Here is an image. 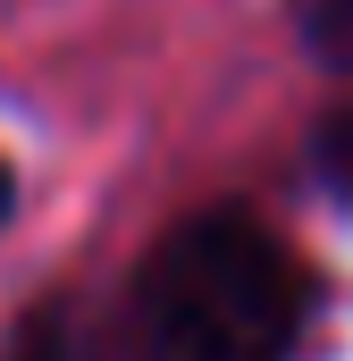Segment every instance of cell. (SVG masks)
I'll list each match as a JSON object with an SVG mask.
<instances>
[{"label": "cell", "instance_id": "obj_5", "mask_svg": "<svg viewBox=\"0 0 353 361\" xmlns=\"http://www.w3.org/2000/svg\"><path fill=\"white\" fill-rule=\"evenodd\" d=\"M17 210V177H8V160H0V219Z\"/></svg>", "mask_w": 353, "mask_h": 361}, {"label": "cell", "instance_id": "obj_4", "mask_svg": "<svg viewBox=\"0 0 353 361\" xmlns=\"http://www.w3.org/2000/svg\"><path fill=\"white\" fill-rule=\"evenodd\" d=\"M0 361H76V328H68V311L51 302V311L17 319V336H8V353H0Z\"/></svg>", "mask_w": 353, "mask_h": 361}, {"label": "cell", "instance_id": "obj_2", "mask_svg": "<svg viewBox=\"0 0 353 361\" xmlns=\"http://www.w3.org/2000/svg\"><path fill=\"white\" fill-rule=\"evenodd\" d=\"M311 177L353 210V101H345V109H328V118L311 126Z\"/></svg>", "mask_w": 353, "mask_h": 361}, {"label": "cell", "instance_id": "obj_3", "mask_svg": "<svg viewBox=\"0 0 353 361\" xmlns=\"http://www.w3.org/2000/svg\"><path fill=\"white\" fill-rule=\"evenodd\" d=\"M303 51L320 68L353 76V0H303Z\"/></svg>", "mask_w": 353, "mask_h": 361}, {"label": "cell", "instance_id": "obj_1", "mask_svg": "<svg viewBox=\"0 0 353 361\" xmlns=\"http://www.w3.org/2000/svg\"><path fill=\"white\" fill-rule=\"evenodd\" d=\"M311 277L253 210H193L143 252L101 361H294Z\"/></svg>", "mask_w": 353, "mask_h": 361}]
</instances>
